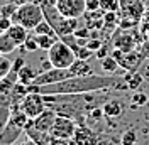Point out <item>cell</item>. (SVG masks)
Segmentation results:
<instances>
[{
    "instance_id": "26",
    "label": "cell",
    "mask_w": 149,
    "mask_h": 145,
    "mask_svg": "<svg viewBox=\"0 0 149 145\" xmlns=\"http://www.w3.org/2000/svg\"><path fill=\"white\" fill-rule=\"evenodd\" d=\"M17 7H19V5H15L14 2H12V3H9V5L0 7V17H12V15L15 14Z\"/></svg>"
},
{
    "instance_id": "1",
    "label": "cell",
    "mask_w": 149,
    "mask_h": 145,
    "mask_svg": "<svg viewBox=\"0 0 149 145\" xmlns=\"http://www.w3.org/2000/svg\"><path fill=\"white\" fill-rule=\"evenodd\" d=\"M127 91L125 78L115 74H88V76H73L65 81L53 83V84H29V93H41V95H90V93H102V91Z\"/></svg>"
},
{
    "instance_id": "5",
    "label": "cell",
    "mask_w": 149,
    "mask_h": 145,
    "mask_svg": "<svg viewBox=\"0 0 149 145\" xmlns=\"http://www.w3.org/2000/svg\"><path fill=\"white\" fill-rule=\"evenodd\" d=\"M47 57H49V61L53 63L54 68H66L68 69L74 63L76 54H74V51L66 44L65 41L58 39L54 42V46L47 51Z\"/></svg>"
},
{
    "instance_id": "40",
    "label": "cell",
    "mask_w": 149,
    "mask_h": 145,
    "mask_svg": "<svg viewBox=\"0 0 149 145\" xmlns=\"http://www.w3.org/2000/svg\"><path fill=\"white\" fill-rule=\"evenodd\" d=\"M27 2H31V0H14V3L19 5V7H20V5H24V3H27Z\"/></svg>"
},
{
    "instance_id": "32",
    "label": "cell",
    "mask_w": 149,
    "mask_h": 145,
    "mask_svg": "<svg viewBox=\"0 0 149 145\" xmlns=\"http://www.w3.org/2000/svg\"><path fill=\"white\" fill-rule=\"evenodd\" d=\"M109 54H112L110 47H109V44H103L97 52H95V56H97V59H103V57H107Z\"/></svg>"
},
{
    "instance_id": "34",
    "label": "cell",
    "mask_w": 149,
    "mask_h": 145,
    "mask_svg": "<svg viewBox=\"0 0 149 145\" xmlns=\"http://www.w3.org/2000/svg\"><path fill=\"white\" fill-rule=\"evenodd\" d=\"M24 66H26V61H24V57H17V59L14 61V64H12V69L19 72L20 69H22V68H24Z\"/></svg>"
},
{
    "instance_id": "17",
    "label": "cell",
    "mask_w": 149,
    "mask_h": 145,
    "mask_svg": "<svg viewBox=\"0 0 149 145\" xmlns=\"http://www.w3.org/2000/svg\"><path fill=\"white\" fill-rule=\"evenodd\" d=\"M100 66H102V71L105 72V74H113V72L117 71V68H120L119 61H117L112 54H109L107 57L100 59Z\"/></svg>"
},
{
    "instance_id": "41",
    "label": "cell",
    "mask_w": 149,
    "mask_h": 145,
    "mask_svg": "<svg viewBox=\"0 0 149 145\" xmlns=\"http://www.w3.org/2000/svg\"><path fill=\"white\" fill-rule=\"evenodd\" d=\"M98 145H110V142H102V144H98Z\"/></svg>"
},
{
    "instance_id": "43",
    "label": "cell",
    "mask_w": 149,
    "mask_h": 145,
    "mask_svg": "<svg viewBox=\"0 0 149 145\" xmlns=\"http://www.w3.org/2000/svg\"><path fill=\"white\" fill-rule=\"evenodd\" d=\"M32 2H36V0H32Z\"/></svg>"
},
{
    "instance_id": "31",
    "label": "cell",
    "mask_w": 149,
    "mask_h": 145,
    "mask_svg": "<svg viewBox=\"0 0 149 145\" xmlns=\"http://www.w3.org/2000/svg\"><path fill=\"white\" fill-rule=\"evenodd\" d=\"M12 24H14L12 17H0V32H7L12 27Z\"/></svg>"
},
{
    "instance_id": "23",
    "label": "cell",
    "mask_w": 149,
    "mask_h": 145,
    "mask_svg": "<svg viewBox=\"0 0 149 145\" xmlns=\"http://www.w3.org/2000/svg\"><path fill=\"white\" fill-rule=\"evenodd\" d=\"M100 9L103 12H119L122 9L120 0H100Z\"/></svg>"
},
{
    "instance_id": "7",
    "label": "cell",
    "mask_w": 149,
    "mask_h": 145,
    "mask_svg": "<svg viewBox=\"0 0 149 145\" xmlns=\"http://www.w3.org/2000/svg\"><path fill=\"white\" fill-rule=\"evenodd\" d=\"M56 9L68 19H80L86 12L85 0H56Z\"/></svg>"
},
{
    "instance_id": "25",
    "label": "cell",
    "mask_w": 149,
    "mask_h": 145,
    "mask_svg": "<svg viewBox=\"0 0 149 145\" xmlns=\"http://www.w3.org/2000/svg\"><path fill=\"white\" fill-rule=\"evenodd\" d=\"M137 144V135L134 130H127L122 135V145H136Z\"/></svg>"
},
{
    "instance_id": "20",
    "label": "cell",
    "mask_w": 149,
    "mask_h": 145,
    "mask_svg": "<svg viewBox=\"0 0 149 145\" xmlns=\"http://www.w3.org/2000/svg\"><path fill=\"white\" fill-rule=\"evenodd\" d=\"M125 78V81H127V86H129V90H137L141 86V83L144 81V78L141 76L139 72H134V71H129L127 76H124Z\"/></svg>"
},
{
    "instance_id": "6",
    "label": "cell",
    "mask_w": 149,
    "mask_h": 145,
    "mask_svg": "<svg viewBox=\"0 0 149 145\" xmlns=\"http://www.w3.org/2000/svg\"><path fill=\"white\" fill-rule=\"evenodd\" d=\"M20 110L27 115L29 118H34L39 117L44 110L47 108L46 101H44V96L41 95V93H27L24 98H22V101H20Z\"/></svg>"
},
{
    "instance_id": "14",
    "label": "cell",
    "mask_w": 149,
    "mask_h": 145,
    "mask_svg": "<svg viewBox=\"0 0 149 145\" xmlns=\"http://www.w3.org/2000/svg\"><path fill=\"white\" fill-rule=\"evenodd\" d=\"M70 72H71V76H88V74H93V69L92 66L86 63L85 59H74V63L68 68Z\"/></svg>"
},
{
    "instance_id": "24",
    "label": "cell",
    "mask_w": 149,
    "mask_h": 145,
    "mask_svg": "<svg viewBox=\"0 0 149 145\" xmlns=\"http://www.w3.org/2000/svg\"><path fill=\"white\" fill-rule=\"evenodd\" d=\"M20 47H22L24 51H27V52H34V51H37V49H39V44H37L36 34H34V36H29L27 41L20 46Z\"/></svg>"
},
{
    "instance_id": "12",
    "label": "cell",
    "mask_w": 149,
    "mask_h": 145,
    "mask_svg": "<svg viewBox=\"0 0 149 145\" xmlns=\"http://www.w3.org/2000/svg\"><path fill=\"white\" fill-rule=\"evenodd\" d=\"M22 130L24 128L15 125L14 122H10L5 125V128L0 132V145H7V144H14L15 140L19 138V135L22 133Z\"/></svg>"
},
{
    "instance_id": "9",
    "label": "cell",
    "mask_w": 149,
    "mask_h": 145,
    "mask_svg": "<svg viewBox=\"0 0 149 145\" xmlns=\"http://www.w3.org/2000/svg\"><path fill=\"white\" fill-rule=\"evenodd\" d=\"M68 78H73L71 72H70V69H66V68H51V69H47V71H41L31 84L44 86V84H53V83L65 81Z\"/></svg>"
},
{
    "instance_id": "28",
    "label": "cell",
    "mask_w": 149,
    "mask_h": 145,
    "mask_svg": "<svg viewBox=\"0 0 149 145\" xmlns=\"http://www.w3.org/2000/svg\"><path fill=\"white\" fill-rule=\"evenodd\" d=\"M102 46H103V42L100 41V37H90V39H88V42H86V47H88V49H92L93 52H97Z\"/></svg>"
},
{
    "instance_id": "21",
    "label": "cell",
    "mask_w": 149,
    "mask_h": 145,
    "mask_svg": "<svg viewBox=\"0 0 149 145\" xmlns=\"http://www.w3.org/2000/svg\"><path fill=\"white\" fill-rule=\"evenodd\" d=\"M12 64L14 61H10L7 54H0V79L2 78H7L12 71Z\"/></svg>"
},
{
    "instance_id": "30",
    "label": "cell",
    "mask_w": 149,
    "mask_h": 145,
    "mask_svg": "<svg viewBox=\"0 0 149 145\" xmlns=\"http://www.w3.org/2000/svg\"><path fill=\"white\" fill-rule=\"evenodd\" d=\"M73 34L78 37V39H90V36H92V29H88L86 26H85V27H78Z\"/></svg>"
},
{
    "instance_id": "22",
    "label": "cell",
    "mask_w": 149,
    "mask_h": 145,
    "mask_svg": "<svg viewBox=\"0 0 149 145\" xmlns=\"http://www.w3.org/2000/svg\"><path fill=\"white\" fill-rule=\"evenodd\" d=\"M34 34H47V36H58L56 34V30L53 29V26L47 22L46 19L42 20V22H39L36 26V29H34ZM59 37V36H58Z\"/></svg>"
},
{
    "instance_id": "13",
    "label": "cell",
    "mask_w": 149,
    "mask_h": 145,
    "mask_svg": "<svg viewBox=\"0 0 149 145\" xmlns=\"http://www.w3.org/2000/svg\"><path fill=\"white\" fill-rule=\"evenodd\" d=\"M7 32H9L10 37H12L19 46H22L26 41H27V37H29V29L24 27L22 24H17V22H14V24H12V27H10Z\"/></svg>"
},
{
    "instance_id": "38",
    "label": "cell",
    "mask_w": 149,
    "mask_h": 145,
    "mask_svg": "<svg viewBox=\"0 0 149 145\" xmlns=\"http://www.w3.org/2000/svg\"><path fill=\"white\" fill-rule=\"evenodd\" d=\"M142 22H148V24H149V5H146V10H144V17H142Z\"/></svg>"
},
{
    "instance_id": "39",
    "label": "cell",
    "mask_w": 149,
    "mask_h": 145,
    "mask_svg": "<svg viewBox=\"0 0 149 145\" xmlns=\"http://www.w3.org/2000/svg\"><path fill=\"white\" fill-rule=\"evenodd\" d=\"M134 2H139V0H120V5H122V7H125V5L134 3Z\"/></svg>"
},
{
    "instance_id": "16",
    "label": "cell",
    "mask_w": 149,
    "mask_h": 145,
    "mask_svg": "<svg viewBox=\"0 0 149 145\" xmlns=\"http://www.w3.org/2000/svg\"><path fill=\"white\" fill-rule=\"evenodd\" d=\"M20 46L10 37L9 32H0V54H10Z\"/></svg>"
},
{
    "instance_id": "2",
    "label": "cell",
    "mask_w": 149,
    "mask_h": 145,
    "mask_svg": "<svg viewBox=\"0 0 149 145\" xmlns=\"http://www.w3.org/2000/svg\"><path fill=\"white\" fill-rule=\"evenodd\" d=\"M37 3L42 7L46 20L53 26V29L56 30V34L59 37L66 36V34H73L74 30L80 27L78 19H68L65 15H61L54 3H51V2H37Z\"/></svg>"
},
{
    "instance_id": "19",
    "label": "cell",
    "mask_w": 149,
    "mask_h": 145,
    "mask_svg": "<svg viewBox=\"0 0 149 145\" xmlns=\"http://www.w3.org/2000/svg\"><path fill=\"white\" fill-rule=\"evenodd\" d=\"M36 39H37V44H39V49L49 51L59 37L58 36H47V34H36Z\"/></svg>"
},
{
    "instance_id": "42",
    "label": "cell",
    "mask_w": 149,
    "mask_h": 145,
    "mask_svg": "<svg viewBox=\"0 0 149 145\" xmlns=\"http://www.w3.org/2000/svg\"><path fill=\"white\" fill-rule=\"evenodd\" d=\"M7 145H14V144H7Z\"/></svg>"
},
{
    "instance_id": "33",
    "label": "cell",
    "mask_w": 149,
    "mask_h": 145,
    "mask_svg": "<svg viewBox=\"0 0 149 145\" xmlns=\"http://www.w3.org/2000/svg\"><path fill=\"white\" fill-rule=\"evenodd\" d=\"M86 10H98L100 9V0H85Z\"/></svg>"
},
{
    "instance_id": "27",
    "label": "cell",
    "mask_w": 149,
    "mask_h": 145,
    "mask_svg": "<svg viewBox=\"0 0 149 145\" xmlns=\"http://www.w3.org/2000/svg\"><path fill=\"white\" fill-rule=\"evenodd\" d=\"M92 56H93V51L92 49H88L86 46H81V47L76 51V57H78V59H85V61H88Z\"/></svg>"
},
{
    "instance_id": "8",
    "label": "cell",
    "mask_w": 149,
    "mask_h": 145,
    "mask_svg": "<svg viewBox=\"0 0 149 145\" xmlns=\"http://www.w3.org/2000/svg\"><path fill=\"white\" fill-rule=\"evenodd\" d=\"M76 132V125H74L73 118L65 117V115H58L54 120V125L51 128V137H58V138H66L71 140Z\"/></svg>"
},
{
    "instance_id": "4",
    "label": "cell",
    "mask_w": 149,
    "mask_h": 145,
    "mask_svg": "<svg viewBox=\"0 0 149 145\" xmlns=\"http://www.w3.org/2000/svg\"><path fill=\"white\" fill-rule=\"evenodd\" d=\"M14 81L12 78H2L0 79V132L5 128L12 117V105H14Z\"/></svg>"
},
{
    "instance_id": "37",
    "label": "cell",
    "mask_w": 149,
    "mask_h": 145,
    "mask_svg": "<svg viewBox=\"0 0 149 145\" xmlns=\"http://www.w3.org/2000/svg\"><path fill=\"white\" fill-rule=\"evenodd\" d=\"M51 68H54V66H53V63L49 61V57H47L46 61L41 63V71H47V69H51Z\"/></svg>"
},
{
    "instance_id": "36",
    "label": "cell",
    "mask_w": 149,
    "mask_h": 145,
    "mask_svg": "<svg viewBox=\"0 0 149 145\" xmlns=\"http://www.w3.org/2000/svg\"><path fill=\"white\" fill-rule=\"evenodd\" d=\"M102 115H105V113H103V108H93L92 110V118L93 120H100Z\"/></svg>"
},
{
    "instance_id": "11",
    "label": "cell",
    "mask_w": 149,
    "mask_h": 145,
    "mask_svg": "<svg viewBox=\"0 0 149 145\" xmlns=\"http://www.w3.org/2000/svg\"><path fill=\"white\" fill-rule=\"evenodd\" d=\"M144 57H146V56L142 54V52H139V51L134 49V51H130V52H124V54L119 57V64H120V68L127 69V71H136Z\"/></svg>"
},
{
    "instance_id": "29",
    "label": "cell",
    "mask_w": 149,
    "mask_h": 145,
    "mask_svg": "<svg viewBox=\"0 0 149 145\" xmlns=\"http://www.w3.org/2000/svg\"><path fill=\"white\" fill-rule=\"evenodd\" d=\"M148 101H149V96L148 95H144V93H136V95L132 96V103H134L136 106H137V105L142 106V105H146Z\"/></svg>"
},
{
    "instance_id": "3",
    "label": "cell",
    "mask_w": 149,
    "mask_h": 145,
    "mask_svg": "<svg viewBox=\"0 0 149 145\" xmlns=\"http://www.w3.org/2000/svg\"><path fill=\"white\" fill-rule=\"evenodd\" d=\"M44 10L42 7L37 3V2H27V3H24V5H20L17 7L15 10V14L12 15V20L14 22H17V24H22L24 27H27L29 30H34L36 26L39 22H42L44 20Z\"/></svg>"
},
{
    "instance_id": "35",
    "label": "cell",
    "mask_w": 149,
    "mask_h": 145,
    "mask_svg": "<svg viewBox=\"0 0 149 145\" xmlns=\"http://www.w3.org/2000/svg\"><path fill=\"white\" fill-rule=\"evenodd\" d=\"M49 145H71V142H70V140H66V138H58V137H53Z\"/></svg>"
},
{
    "instance_id": "10",
    "label": "cell",
    "mask_w": 149,
    "mask_h": 145,
    "mask_svg": "<svg viewBox=\"0 0 149 145\" xmlns=\"http://www.w3.org/2000/svg\"><path fill=\"white\" fill-rule=\"evenodd\" d=\"M56 117H58V111L47 106L39 117H36L32 120V127L36 128V130H41V132H51Z\"/></svg>"
},
{
    "instance_id": "15",
    "label": "cell",
    "mask_w": 149,
    "mask_h": 145,
    "mask_svg": "<svg viewBox=\"0 0 149 145\" xmlns=\"http://www.w3.org/2000/svg\"><path fill=\"white\" fill-rule=\"evenodd\" d=\"M105 117H110V118H119L124 113V105H122L119 100H109L105 101V105L102 106Z\"/></svg>"
},
{
    "instance_id": "18",
    "label": "cell",
    "mask_w": 149,
    "mask_h": 145,
    "mask_svg": "<svg viewBox=\"0 0 149 145\" xmlns=\"http://www.w3.org/2000/svg\"><path fill=\"white\" fill-rule=\"evenodd\" d=\"M37 74H39V72L34 71L31 66H27V64H26V66H24V68L19 71V83H22V84H27V86H29L31 83L36 79Z\"/></svg>"
}]
</instances>
